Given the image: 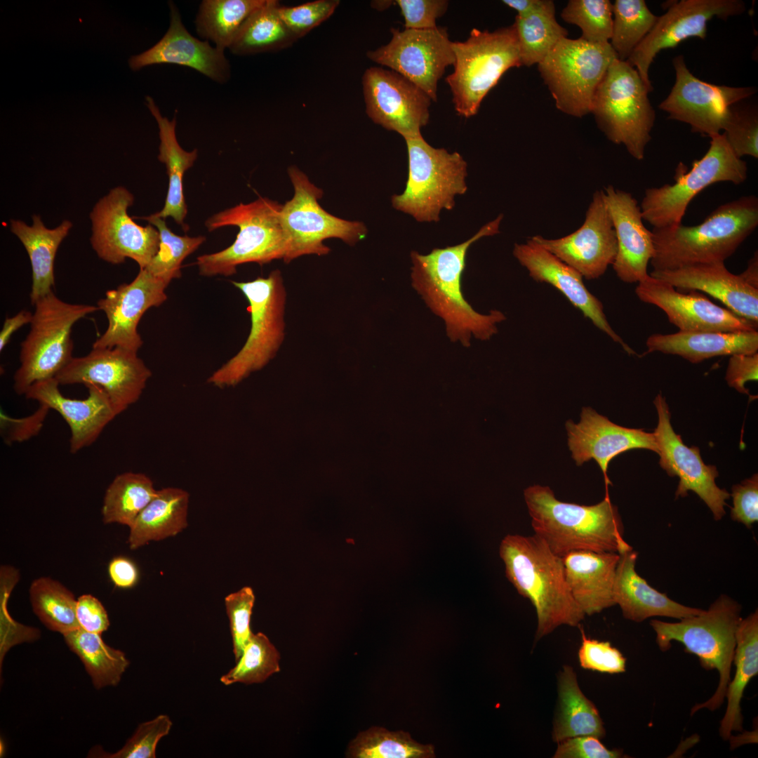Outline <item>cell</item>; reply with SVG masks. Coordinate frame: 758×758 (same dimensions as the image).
Wrapping results in <instances>:
<instances>
[{
	"instance_id": "6da1fadb",
	"label": "cell",
	"mask_w": 758,
	"mask_h": 758,
	"mask_svg": "<svg viewBox=\"0 0 758 758\" xmlns=\"http://www.w3.org/2000/svg\"><path fill=\"white\" fill-rule=\"evenodd\" d=\"M503 215L486 223L470 239L458 245L434 248L423 255L411 253L412 286L427 307L445 322L452 342L468 347L472 335L482 340L497 333V324L505 319L498 310L488 314L477 312L465 299L461 277L470 246L479 239L499 233Z\"/></svg>"
},
{
	"instance_id": "7a4b0ae2",
	"label": "cell",
	"mask_w": 758,
	"mask_h": 758,
	"mask_svg": "<svg viewBox=\"0 0 758 758\" xmlns=\"http://www.w3.org/2000/svg\"><path fill=\"white\" fill-rule=\"evenodd\" d=\"M524 496L534 534L561 558L574 551L621 554L632 549L608 492L592 505L561 501L550 487L538 484L526 488Z\"/></svg>"
},
{
	"instance_id": "3957f363",
	"label": "cell",
	"mask_w": 758,
	"mask_h": 758,
	"mask_svg": "<svg viewBox=\"0 0 758 758\" xmlns=\"http://www.w3.org/2000/svg\"><path fill=\"white\" fill-rule=\"evenodd\" d=\"M499 554L508 580L535 608L536 641L561 625H580L585 615L571 593L562 558L541 538L536 534H508L500 543Z\"/></svg>"
},
{
	"instance_id": "277c9868",
	"label": "cell",
	"mask_w": 758,
	"mask_h": 758,
	"mask_svg": "<svg viewBox=\"0 0 758 758\" xmlns=\"http://www.w3.org/2000/svg\"><path fill=\"white\" fill-rule=\"evenodd\" d=\"M758 225V199L743 196L720 205L699 225L653 228V270L724 262Z\"/></svg>"
},
{
	"instance_id": "5b68a950",
	"label": "cell",
	"mask_w": 758,
	"mask_h": 758,
	"mask_svg": "<svg viewBox=\"0 0 758 758\" xmlns=\"http://www.w3.org/2000/svg\"><path fill=\"white\" fill-rule=\"evenodd\" d=\"M740 612L741 606L736 601L722 594L700 614L684 618L677 623L658 620L650 622L660 650L667 651L672 641H679L689 653L698 657L704 668L716 669L719 672L716 691L705 703L693 707L691 714L703 708L714 711L724 703L731 680L736 630L742 619Z\"/></svg>"
},
{
	"instance_id": "8992f818",
	"label": "cell",
	"mask_w": 758,
	"mask_h": 758,
	"mask_svg": "<svg viewBox=\"0 0 758 758\" xmlns=\"http://www.w3.org/2000/svg\"><path fill=\"white\" fill-rule=\"evenodd\" d=\"M282 204L265 197L248 204H239L208 218L205 225L208 231L226 226H237L239 232L227 248L197 257L200 275L229 277L237 272V266L255 262L260 265L274 260L284 259L288 245L282 227Z\"/></svg>"
},
{
	"instance_id": "52a82bcc",
	"label": "cell",
	"mask_w": 758,
	"mask_h": 758,
	"mask_svg": "<svg viewBox=\"0 0 758 758\" xmlns=\"http://www.w3.org/2000/svg\"><path fill=\"white\" fill-rule=\"evenodd\" d=\"M248 302L251 329L241 349L215 371L207 383L219 387H233L274 358L284 338L286 292L281 272L249 281H232Z\"/></svg>"
},
{
	"instance_id": "ba28073f",
	"label": "cell",
	"mask_w": 758,
	"mask_h": 758,
	"mask_svg": "<svg viewBox=\"0 0 758 758\" xmlns=\"http://www.w3.org/2000/svg\"><path fill=\"white\" fill-rule=\"evenodd\" d=\"M651 91L634 67L615 59L598 85L591 112L599 128L612 142L623 145L637 160L644 158L651 139L656 112L649 101Z\"/></svg>"
},
{
	"instance_id": "9c48e42d",
	"label": "cell",
	"mask_w": 758,
	"mask_h": 758,
	"mask_svg": "<svg viewBox=\"0 0 758 758\" xmlns=\"http://www.w3.org/2000/svg\"><path fill=\"white\" fill-rule=\"evenodd\" d=\"M453 72L446 78L458 114L475 115L488 91L509 69L521 66L514 24L493 32L472 29L465 41H453Z\"/></svg>"
},
{
	"instance_id": "30bf717a",
	"label": "cell",
	"mask_w": 758,
	"mask_h": 758,
	"mask_svg": "<svg viewBox=\"0 0 758 758\" xmlns=\"http://www.w3.org/2000/svg\"><path fill=\"white\" fill-rule=\"evenodd\" d=\"M34 305L30 330L20 345V365L13 375V389L19 395L38 381L55 378L70 362L74 324L98 310L95 305L65 302L53 291Z\"/></svg>"
},
{
	"instance_id": "8fae6325",
	"label": "cell",
	"mask_w": 758,
	"mask_h": 758,
	"mask_svg": "<svg viewBox=\"0 0 758 758\" xmlns=\"http://www.w3.org/2000/svg\"><path fill=\"white\" fill-rule=\"evenodd\" d=\"M408 160L406 187L392 197V206L420 222H438L443 209L467 190V162L458 152L435 148L423 135L405 140Z\"/></svg>"
},
{
	"instance_id": "7c38bea8",
	"label": "cell",
	"mask_w": 758,
	"mask_h": 758,
	"mask_svg": "<svg viewBox=\"0 0 758 758\" xmlns=\"http://www.w3.org/2000/svg\"><path fill=\"white\" fill-rule=\"evenodd\" d=\"M710 138L708 150L693 162L689 171L684 164L678 165L674 183L645 190L640 204L641 216L653 228L681 223L691 200L709 185L719 182L740 185L747 179L746 162L735 154L724 134Z\"/></svg>"
},
{
	"instance_id": "4fadbf2b",
	"label": "cell",
	"mask_w": 758,
	"mask_h": 758,
	"mask_svg": "<svg viewBox=\"0 0 758 758\" xmlns=\"http://www.w3.org/2000/svg\"><path fill=\"white\" fill-rule=\"evenodd\" d=\"M616 58L610 43L565 37L538 64V69L557 108L582 117L590 113L595 91Z\"/></svg>"
},
{
	"instance_id": "5bb4252c",
	"label": "cell",
	"mask_w": 758,
	"mask_h": 758,
	"mask_svg": "<svg viewBox=\"0 0 758 758\" xmlns=\"http://www.w3.org/2000/svg\"><path fill=\"white\" fill-rule=\"evenodd\" d=\"M288 175L294 187L293 197L282 206L281 220L287 241L286 263L305 255H326L330 248L323 244L329 238H338L350 246L364 239L366 225L358 221H348L335 217L319 204L322 190L312 183L307 176L295 166H291Z\"/></svg>"
},
{
	"instance_id": "9a60e30c",
	"label": "cell",
	"mask_w": 758,
	"mask_h": 758,
	"mask_svg": "<svg viewBox=\"0 0 758 758\" xmlns=\"http://www.w3.org/2000/svg\"><path fill=\"white\" fill-rule=\"evenodd\" d=\"M133 194L119 186L112 189L94 206L90 213L91 243L98 256L113 265L133 260L145 268L157 253L159 233L151 224L141 226L128 213Z\"/></svg>"
},
{
	"instance_id": "2e32d148",
	"label": "cell",
	"mask_w": 758,
	"mask_h": 758,
	"mask_svg": "<svg viewBox=\"0 0 758 758\" xmlns=\"http://www.w3.org/2000/svg\"><path fill=\"white\" fill-rule=\"evenodd\" d=\"M389 43L367 53L374 62L388 67L437 100V85L455 55L446 28L391 29Z\"/></svg>"
},
{
	"instance_id": "e0dca14e",
	"label": "cell",
	"mask_w": 758,
	"mask_h": 758,
	"mask_svg": "<svg viewBox=\"0 0 758 758\" xmlns=\"http://www.w3.org/2000/svg\"><path fill=\"white\" fill-rule=\"evenodd\" d=\"M672 64L675 82L659 108L669 119L689 124L694 133L709 137L720 133L731 107L756 93L754 87L718 86L698 79L681 55Z\"/></svg>"
},
{
	"instance_id": "ac0fdd59",
	"label": "cell",
	"mask_w": 758,
	"mask_h": 758,
	"mask_svg": "<svg viewBox=\"0 0 758 758\" xmlns=\"http://www.w3.org/2000/svg\"><path fill=\"white\" fill-rule=\"evenodd\" d=\"M151 376L138 352L116 347L93 348L86 356L73 357L55 378L60 385L100 387L119 415L140 399Z\"/></svg>"
},
{
	"instance_id": "d6986e66",
	"label": "cell",
	"mask_w": 758,
	"mask_h": 758,
	"mask_svg": "<svg viewBox=\"0 0 758 758\" xmlns=\"http://www.w3.org/2000/svg\"><path fill=\"white\" fill-rule=\"evenodd\" d=\"M745 3L739 0H681L673 4L626 60L634 67L651 91L649 68L657 54L691 37L704 39L707 25L713 18L725 20L743 13Z\"/></svg>"
},
{
	"instance_id": "ffe728a7",
	"label": "cell",
	"mask_w": 758,
	"mask_h": 758,
	"mask_svg": "<svg viewBox=\"0 0 758 758\" xmlns=\"http://www.w3.org/2000/svg\"><path fill=\"white\" fill-rule=\"evenodd\" d=\"M362 85L366 112L374 123L404 140L422 136L432 101L424 91L396 72L379 67L364 72Z\"/></svg>"
},
{
	"instance_id": "44dd1931",
	"label": "cell",
	"mask_w": 758,
	"mask_h": 758,
	"mask_svg": "<svg viewBox=\"0 0 758 758\" xmlns=\"http://www.w3.org/2000/svg\"><path fill=\"white\" fill-rule=\"evenodd\" d=\"M658 421L654 430L658 448L660 466L670 477L679 479L675 496L685 497L689 491L696 493L707 505L714 519L719 520L725 514L726 500L731 494L715 482L719 473L714 465H705L696 446L689 447L673 430L665 399L660 392L653 401Z\"/></svg>"
},
{
	"instance_id": "7402d4cb",
	"label": "cell",
	"mask_w": 758,
	"mask_h": 758,
	"mask_svg": "<svg viewBox=\"0 0 758 758\" xmlns=\"http://www.w3.org/2000/svg\"><path fill=\"white\" fill-rule=\"evenodd\" d=\"M532 241L573 268L585 279H597L612 265L617 253V240L602 190L596 191L583 225L561 238L532 237Z\"/></svg>"
},
{
	"instance_id": "603a6c76",
	"label": "cell",
	"mask_w": 758,
	"mask_h": 758,
	"mask_svg": "<svg viewBox=\"0 0 758 758\" xmlns=\"http://www.w3.org/2000/svg\"><path fill=\"white\" fill-rule=\"evenodd\" d=\"M168 286L146 269H140L128 284L109 290L97 302L107 319L106 331L93 344V348L121 347L138 352L143 344L138 326L147 310L167 300Z\"/></svg>"
},
{
	"instance_id": "cb8c5ba5",
	"label": "cell",
	"mask_w": 758,
	"mask_h": 758,
	"mask_svg": "<svg viewBox=\"0 0 758 758\" xmlns=\"http://www.w3.org/2000/svg\"><path fill=\"white\" fill-rule=\"evenodd\" d=\"M635 293L640 300L657 306L679 331H751L757 324L720 307L705 296L691 291L679 292L669 283L649 275L637 283Z\"/></svg>"
},
{
	"instance_id": "d4e9b609",
	"label": "cell",
	"mask_w": 758,
	"mask_h": 758,
	"mask_svg": "<svg viewBox=\"0 0 758 758\" xmlns=\"http://www.w3.org/2000/svg\"><path fill=\"white\" fill-rule=\"evenodd\" d=\"M565 425L568 446L576 465L594 460L604 474L606 491L611 484L607 470L613 458L637 448L658 453L653 433L616 425L590 407L583 408L578 423L569 420Z\"/></svg>"
},
{
	"instance_id": "484cf974",
	"label": "cell",
	"mask_w": 758,
	"mask_h": 758,
	"mask_svg": "<svg viewBox=\"0 0 758 758\" xmlns=\"http://www.w3.org/2000/svg\"><path fill=\"white\" fill-rule=\"evenodd\" d=\"M170 25L163 37L145 52L128 60L131 69L171 64L190 67L211 80L224 84L230 77V65L224 50L192 36L182 22L179 10L169 2Z\"/></svg>"
},
{
	"instance_id": "4316f807",
	"label": "cell",
	"mask_w": 758,
	"mask_h": 758,
	"mask_svg": "<svg viewBox=\"0 0 758 758\" xmlns=\"http://www.w3.org/2000/svg\"><path fill=\"white\" fill-rule=\"evenodd\" d=\"M59 385L55 378L40 380L31 385L25 396L55 410L63 418L70 429L69 451L75 453L93 444L118 415L100 387L86 385L88 397L77 399L63 396Z\"/></svg>"
},
{
	"instance_id": "83f0119b",
	"label": "cell",
	"mask_w": 758,
	"mask_h": 758,
	"mask_svg": "<svg viewBox=\"0 0 758 758\" xmlns=\"http://www.w3.org/2000/svg\"><path fill=\"white\" fill-rule=\"evenodd\" d=\"M602 191L617 240L613 268L623 281L639 283L649 275L654 255L651 231L645 227L640 206L630 193L612 185Z\"/></svg>"
},
{
	"instance_id": "f1b7e54d",
	"label": "cell",
	"mask_w": 758,
	"mask_h": 758,
	"mask_svg": "<svg viewBox=\"0 0 758 758\" xmlns=\"http://www.w3.org/2000/svg\"><path fill=\"white\" fill-rule=\"evenodd\" d=\"M513 255L535 281L553 286L628 354H637L611 327L602 303L586 288L580 273L531 239L515 244Z\"/></svg>"
},
{
	"instance_id": "f546056e",
	"label": "cell",
	"mask_w": 758,
	"mask_h": 758,
	"mask_svg": "<svg viewBox=\"0 0 758 758\" xmlns=\"http://www.w3.org/2000/svg\"><path fill=\"white\" fill-rule=\"evenodd\" d=\"M651 276L678 290L703 291L717 298L736 315L758 324V288L729 272L724 262L652 270Z\"/></svg>"
},
{
	"instance_id": "4dcf8cb0",
	"label": "cell",
	"mask_w": 758,
	"mask_h": 758,
	"mask_svg": "<svg viewBox=\"0 0 758 758\" xmlns=\"http://www.w3.org/2000/svg\"><path fill=\"white\" fill-rule=\"evenodd\" d=\"M638 553L633 549L620 554L613 588L615 604L625 618L641 622L654 616L677 618L700 614L703 609L681 604L653 588L635 570Z\"/></svg>"
},
{
	"instance_id": "1f68e13d",
	"label": "cell",
	"mask_w": 758,
	"mask_h": 758,
	"mask_svg": "<svg viewBox=\"0 0 758 758\" xmlns=\"http://www.w3.org/2000/svg\"><path fill=\"white\" fill-rule=\"evenodd\" d=\"M620 554L574 551L563 558L571 593L586 616L599 613L615 604L613 588Z\"/></svg>"
},
{
	"instance_id": "d6a6232c",
	"label": "cell",
	"mask_w": 758,
	"mask_h": 758,
	"mask_svg": "<svg viewBox=\"0 0 758 758\" xmlns=\"http://www.w3.org/2000/svg\"><path fill=\"white\" fill-rule=\"evenodd\" d=\"M647 353L660 352L679 356L691 363L758 351V331H678L654 333L648 337Z\"/></svg>"
},
{
	"instance_id": "836d02e7",
	"label": "cell",
	"mask_w": 758,
	"mask_h": 758,
	"mask_svg": "<svg viewBox=\"0 0 758 758\" xmlns=\"http://www.w3.org/2000/svg\"><path fill=\"white\" fill-rule=\"evenodd\" d=\"M32 225L11 220V231L25 247L32 267L30 300L34 304L53 291L55 286L54 262L58 249L72 227L68 220L55 228L45 226L41 217L32 216Z\"/></svg>"
},
{
	"instance_id": "e575fe53",
	"label": "cell",
	"mask_w": 758,
	"mask_h": 758,
	"mask_svg": "<svg viewBox=\"0 0 758 758\" xmlns=\"http://www.w3.org/2000/svg\"><path fill=\"white\" fill-rule=\"evenodd\" d=\"M146 105L158 124L160 140L158 159L165 164L168 176V189L164 206L160 211L153 215L164 220L171 217L187 231L188 227L184 221L187 208L183 191V176L194 164L198 151L194 149L187 152L179 145L175 135V117L172 120L163 117L150 96L146 97Z\"/></svg>"
},
{
	"instance_id": "d590c367",
	"label": "cell",
	"mask_w": 758,
	"mask_h": 758,
	"mask_svg": "<svg viewBox=\"0 0 758 758\" xmlns=\"http://www.w3.org/2000/svg\"><path fill=\"white\" fill-rule=\"evenodd\" d=\"M557 705L553 720L552 738L559 743L567 738L592 736L603 738L606 731L594 704L582 692L576 673L564 665L557 677Z\"/></svg>"
},
{
	"instance_id": "8d00e7d4",
	"label": "cell",
	"mask_w": 758,
	"mask_h": 758,
	"mask_svg": "<svg viewBox=\"0 0 758 758\" xmlns=\"http://www.w3.org/2000/svg\"><path fill=\"white\" fill-rule=\"evenodd\" d=\"M189 503L190 494L185 490L174 487L158 490L129 527V547L136 550L182 531L188 525Z\"/></svg>"
},
{
	"instance_id": "74e56055",
	"label": "cell",
	"mask_w": 758,
	"mask_h": 758,
	"mask_svg": "<svg viewBox=\"0 0 758 758\" xmlns=\"http://www.w3.org/2000/svg\"><path fill=\"white\" fill-rule=\"evenodd\" d=\"M736 637L733 658L736 672L726 689L727 707L719 727V734L724 740L729 739L733 731L743 730L740 701L746 686L758 674L757 610L741 619Z\"/></svg>"
},
{
	"instance_id": "f35d334b",
	"label": "cell",
	"mask_w": 758,
	"mask_h": 758,
	"mask_svg": "<svg viewBox=\"0 0 758 758\" xmlns=\"http://www.w3.org/2000/svg\"><path fill=\"white\" fill-rule=\"evenodd\" d=\"M69 649L76 653L90 675L95 688L117 685L129 661L124 653L102 640L100 634L81 627L63 634Z\"/></svg>"
},
{
	"instance_id": "ab89813d",
	"label": "cell",
	"mask_w": 758,
	"mask_h": 758,
	"mask_svg": "<svg viewBox=\"0 0 758 758\" xmlns=\"http://www.w3.org/2000/svg\"><path fill=\"white\" fill-rule=\"evenodd\" d=\"M279 2L266 0L245 21L229 47L234 55H244L279 50L296 37L279 13Z\"/></svg>"
},
{
	"instance_id": "60d3db41",
	"label": "cell",
	"mask_w": 758,
	"mask_h": 758,
	"mask_svg": "<svg viewBox=\"0 0 758 758\" xmlns=\"http://www.w3.org/2000/svg\"><path fill=\"white\" fill-rule=\"evenodd\" d=\"M266 0H204L194 21L197 34L215 46L229 48L248 18Z\"/></svg>"
},
{
	"instance_id": "b9f144b4",
	"label": "cell",
	"mask_w": 758,
	"mask_h": 758,
	"mask_svg": "<svg viewBox=\"0 0 758 758\" xmlns=\"http://www.w3.org/2000/svg\"><path fill=\"white\" fill-rule=\"evenodd\" d=\"M157 491L152 480L143 473L126 472L117 475L104 496L101 510L103 523L131 527Z\"/></svg>"
},
{
	"instance_id": "7bdbcfd3",
	"label": "cell",
	"mask_w": 758,
	"mask_h": 758,
	"mask_svg": "<svg viewBox=\"0 0 758 758\" xmlns=\"http://www.w3.org/2000/svg\"><path fill=\"white\" fill-rule=\"evenodd\" d=\"M29 593L33 611L48 629L63 635L80 627L76 616L77 599L61 583L40 577L32 582Z\"/></svg>"
},
{
	"instance_id": "ee69618b",
	"label": "cell",
	"mask_w": 758,
	"mask_h": 758,
	"mask_svg": "<svg viewBox=\"0 0 758 758\" xmlns=\"http://www.w3.org/2000/svg\"><path fill=\"white\" fill-rule=\"evenodd\" d=\"M352 758H430L432 745H423L402 731H390L373 726L360 732L349 744L346 753Z\"/></svg>"
},
{
	"instance_id": "f6af8a7d",
	"label": "cell",
	"mask_w": 758,
	"mask_h": 758,
	"mask_svg": "<svg viewBox=\"0 0 758 758\" xmlns=\"http://www.w3.org/2000/svg\"><path fill=\"white\" fill-rule=\"evenodd\" d=\"M520 51L521 65L540 62L563 38L567 30L555 18V9L515 18L514 22Z\"/></svg>"
},
{
	"instance_id": "bcb514c9",
	"label": "cell",
	"mask_w": 758,
	"mask_h": 758,
	"mask_svg": "<svg viewBox=\"0 0 758 758\" xmlns=\"http://www.w3.org/2000/svg\"><path fill=\"white\" fill-rule=\"evenodd\" d=\"M610 44L620 60L626 61L656 24L658 16L644 0H616L613 4Z\"/></svg>"
},
{
	"instance_id": "7dc6e473",
	"label": "cell",
	"mask_w": 758,
	"mask_h": 758,
	"mask_svg": "<svg viewBox=\"0 0 758 758\" xmlns=\"http://www.w3.org/2000/svg\"><path fill=\"white\" fill-rule=\"evenodd\" d=\"M134 218L148 221L159 233L158 251L144 269L168 284L180 278L182 262L205 241L206 237L177 235L168 227L164 219L153 214Z\"/></svg>"
},
{
	"instance_id": "c3c4849f",
	"label": "cell",
	"mask_w": 758,
	"mask_h": 758,
	"mask_svg": "<svg viewBox=\"0 0 758 758\" xmlns=\"http://www.w3.org/2000/svg\"><path fill=\"white\" fill-rule=\"evenodd\" d=\"M280 654L267 637L253 633L236 665L220 677L226 686L262 683L280 671Z\"/></svg>"
},
{
	"instance_id": "681fc988",
	"label": "cell",
	"mask_w": 758,
	"mask_h": 758,
	"mask_svg": "<svg viewBox=\"0 0 758 758\" xmlns=\"http://www.w3.org/2000/svg\"><path fill=\"white\" fill-rule=\"evenodd\" d=\"M613 4L609 0H570L561 18L579 27L580 38L592 44L609 43L612 34Z\"/></svg>"
},
{
	"instance_id": "f907efd6",
	"label": "cell",
	"mask_w": 758,
	"mask_h": 758,
	"mask_svg": "<svg viewBox=\"0 0 758 758\" xmlns=\"http://www.w3.org/2000/svg\"><path fill=\"white\" fill-rule=\"evenodd\" d=\"M722 131L727 142L738 157L750 156L757 159V110L738 108L736 104L733 105Z\"/></svg>"
},
{
	"instance_id": "816d5d0a",
	"label": "cell",
	"mask_w": 758,
	"mask_h": 758,
	"mask_svg": "<svg viewBox=\"0 0 758 758\" xmlns=\"http://www.w3.org/2000/svg\"><path fill=\"white\" fill-rule=\"evenodd\" d=\"M254 602L255 594L248 586L243 587L225 598L236 662L241 656L253 634L250 623Z\"/></svg>"
},
{
	"instance_id": "f5cc1de1",
	"label": "cell",
	"mask_w": 758,
	"mask_h": 758,
	"mask_svg": "<svg viewBox=\"0 0 758 758\" xmlns=\"http://www.w3.org/2000/svg\"><path fill=\"white\" fill-rule=\"evenodd\" d=\"M173 723L168 716L160 714L139 725L124 747L114 754H103L110 758H154L159 741L169 733Z\"/></svg>"
},
{
	"instance_id": "db71d44e",
	"label": "cell",
	"mask_w": 758,
	"mask_h": 758,
	"mask_svg": "<svg viewBox=\"0 0 758 758\" xmlns=\"http://www.w3.org/2000/svg\"><path fill=\"white\" fill-rule=\"evenodd\" d=\"M338 0H317L292 7H279V13L291 32L302 37L328 19L335 11Z\"/></svg>"
},
{
	"instance_id": "11a10c76",
	"label": "cell",
	"mask_w": 758,
	"mask_h": 758,
	"mask_svg": "<svg viewBox=\"0 0 758 758\" xmlns=\"http://www.w3.org/2000/svg\"><path fill=\"white\" fill-rule=\"evenodd\" d=\"M581 635L582 642L578 657L580 665L583 669L609 674L625 671V658L610 642L588 638L583 630Z\"/></svg>"
},
{
	"instance_id": "9f6ffc18",
	"label": "cell",
	"mask_w": 758,
	"mask_h": 758,
	"mask_svg": "<svg viewBox=\"0 0 758 758\" xmlns=\"http://www.w3.org/2000/svg\"><path fill=\"white\" fill-rule=\"evenodd\" d=\"M405 29H425L437 27L436 20L446 12V0H397Z\"/></svg>"
},
{
	"instance_id": "6f0895ef",
	"label": "cell",
	"mask_w": 758,
	"mask_h": 758,
	"mask_svg": "<svg viewBox=\"0 0 758 758\" xmlns=\"http://www.w3.org/2000/svg\"><path fill=\"white\" fill-rule=\"evenodd\" d=\"M731 517L751 528L758 520V477L754 474L732 486Z\"/></svg>"
},
{
	"instance_id": "680465c9",
	"label": "cell",
	"mask_w": 758,
	"mask_h": 758,
	"mask_svg": "<svg viewBox=\"0 0 758 758\" xmlns=\"http://www.w3.org/2000/svg\"><path fill=\"white\" fill-rule=\"evenodd\" d=\"M557 744L554 758H619L623 755L621 750H610L592 736L573 737Z\"/></svg>"
},
{
	"instance_id": "91938a15",
	"label": "cell",
	"mask_w": 758,
	"mask_h": 758,
	"mask_svg": "<svg viewBox=\"0 0 758 758\" xmlns=\"http://www.w3.org/2000/svg\"><path fill=\"white\" fill-rule=\"evenodd\" d=\"M76 616L79 627L93 633L102 634L110 623L107 613L95 597L86 594L77 599Z\"/></svg>"
},
{
	"instance_id": "94428289",
	"label": "cell",
	"mask_w": 758,
	"mask_h": 758,
	"mask_svg": "<svg viewBox=\"0 0 758 758\" xmlns=\"http://www.w3.org/2000/svg\"><path fill=\"white\" fill-rule=\"evenodd\" d=\"M758 353L731 355L726 368L727 384L742 394H749L745 387L748 381L757 380Z\"/></svg>"
},
{
	"instance_id": "6125c7cd",
	"label": "cell",
	"mask_w": 758,
	"mask_h": 758,
	"mask_svg": "<svg viewBox=\"0 0 758 758\" xmlns=\"http://www.w3.org/2000/svg\"><path fill=\"white\" fill-rule=\"evenodd\" d=\"M50 409L44 405H39V408L32 415L25 418L17 420L1 414V423L9 424L8 426H1V432L6 442L11 444L13 441H21L36 435L42 427L44 418Z\"/></svg>"
},
{
	"instance_id": "be15d7a7",
	"label": "cell",
	"mask_w": 758,
	"mask_h": 758,
	"mask_svg": "<svg viewBox=\"0 0 758 758\" xmlns=\"http://www.w3.org/2000/svg\"><path fill=\"white\" fill-rule=\"evenodd\" d=\"M109 577L114 585L121 589H130L137 585L140 578L139 569L130 558L114 557L108 564Z\"/></svg>"
},
{
	"instance_id": "e7e4bbea",
	"label": "cell",
	"mask_w": 758,
	"mask_h": 758,
	"mask_svg": "<svg viewBox=\"0 0 758 758\" xmlns=\"http://www.w3.org/2000/svg\"><path fill=\"white\" fill-rule=\"evenodd\" d=\"M33 313L27 310H21L11 317H7L0 332V351L1 352L9 343L13 334L24 325L30 324Z\"/></svg>"
},
{
	"instance_id": "03108f58",
	"label": "cell",
	"mask_w": 758,
	"mask_h": 758,
	"mask_svg": "<svg viewBox=\"0 0 758 758\" xmlns=\"http://www.w3.org/2000/svg\"><path fill=\"white\" fill-rule=\"evenodd\" d=\"M503 4L517 11L518 16L555 9L551 0H503Z\"/></svg>"
},
{
	"instance_id": "003e7915",
	"label": "cell",
	"mask_w": 758,
	"mask_h": 758,
	"mask_svg": "<svg viewBox=\"0 0 758 758\" xmlns=\"http://www.w3.org/2000/svg\"><path fill=\"white\" fill-rule=\"evenodd\" d=\"M751 286L758 288V255L756 251L748 262L747 268L739 274Z\"/></svg>"
}]
</instances>
